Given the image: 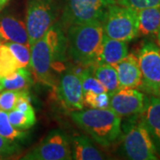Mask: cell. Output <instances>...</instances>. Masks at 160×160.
<instances>
[{
    "instance_id": "1",
    "label": "cell",
    "mask_w": 160,
    "mask_h": 160,
    "mask_svg": "<svg viewBox=\"0 0 160 160\" xmlns=\"http://www.w3.org/2000/svg\"><path fill=\"white\" fill-rule=\"evenodd\" d=\"M68 60L66 33L57 21L30 46L29 68L35 78L46 86L55 87L56 74H61L70 66H67Z\"/></svg>"
},
{
    "instance_id": "2",
    "label": "cell",
    "mask_w": 160,
    "mask_h": 160,
    "mask_svg": "<svg viewBox=\"0 0 160 160\" xmlns=\"http://www.w3.org/2000/svg\"><path fill=\"white\" fill-rule=\"evenodd\" d=\"M76 125L98 144L109 147L122 135V118L111 109H83L70 111Z\"/></svg>"
},
{
    "instance_id": "3",
    "label": "cell",
    "mask_w": 160,
    "mask_h": 160,
    "mask_svg": "<svg viewBox=\"0 0 160 160\" xmlns=\"http://www.w3.org/2000/svg\"><path fill=\"white\" fill-rule=\"evenodd\" d=\"M65 33L69 59L75 64L84 67L95 65L104 35L102 22L71 25L65 30Z\"/></svg>"
},
{
    "instance_id": "4",
    "label": "cell",
    "mask_w": 160,
    "mask_h": 160,
    "mask_svg": "<svg viewBox=\"0 0 160 160\" xmlns=\"http://www.w3.org/2000/svg\"><path fill=\"white\" fill-rule=\"evenodd\" d=\"M126 126L122 149L124 155L132 160H157L159 154L153 140L140 115L132 116Z\"/></svg>"
},
{
    "instance_id": "5",
    "label": "cell",
    "mask_w": 160,
    "mask_h": 160,
    "mask_svg": "<svg viewBox=\"0 0 160 160\" xmlns=\"http://www.w3.org/2000/svg\"><path fill=\"white\" fill-rule=\"evenodd\" d=\"M116 0H63L59 22L64 30L71 25L102 22L106 12Z\"/></svg>"
},
{
    "instance_id": "6",
    "label": "cell",
    "mask_w": 160,
    "mask_h": 160,
    "mask_svg": "<svg viewBox=\"0 0 160 160\" xmlns=\"http://www.w3.org/2000/svg\"><path fill=\"white\" fill-rule=\"evenodd\" d=\"M60 8L55 0H28L25 25L29 46L42 38L57 22Z\"/></svg>"
},
{
    "instance_id": "7",
    "label": "cell",
    "mask_w": 160,
    "mask_h": 160,
    "mask_svg": "<svg viewBox=\"0 0 160 160\" xmlns=\"http://www.w3.org/2000/svg\"><path fill=\"white\" fill-rule=\"evenodd\" d=\"M102 24L103 34L113 39L129 42L139 36L136 10L118 4L108 9Z\"/></svg>"
},
{
    "instance_id": "8",
    "label": "cell",
    "mask_w": 160,
    "mask_h": 160,
    "mask_svg": "<svg viewBox=\"0 0 160 160\" xmlns=\"http://www.w3.org/2000/svg\"><path fill=\"white\" fill-rule=\"evenodd\" d=\"M142 72L143 91L157 95L160 88V47L156 42L145 41L137 54Z\"/></svg>"
},
{
    "instance_id": "9",
    "label": "cell",
    "mask_w": 160,
    "mask_h": 160,
    "mask_svg": "<svg viewBox=\"0 0 160 160\" xmlns=\"http://www.w3.org/2000/svg\"><path fill=\"white\" fill-rule=\"evenodd\" d=\"M25 160H69L72 159L69 139L60 130L50 132L22 158Z\"/></svg>"
},
{
    "instance_id": "10",
    "label": "cell",
    "mask_w": 160,
    "mask_h": 160,
    "mask_svg": "<svg viewBox=\"0 0 160 160\" xmlns=\"http://www.w3.org/2000/svg\"><path fill=\"white\" fill-rule=\"evenodd\" d=\"M55 91L58 100L64 109L75 111L85 108L81 80L71 65L60 74Z\"/></svg>"
},
{
    "instance_id": "11",
    "label": "cell",
    "mask_w": 160,
    "mask_h": 160,
    "mask_svg": "<svg viewBox=\"0 0 160 160\" xmlns=\"http://www.w3.org/2000/svg\"><path fill=\"white\" fill-rule=\"evenodd\" d=\"M146 95L137 88H119L110 95L109 109L121 118L142 114Z\"/></svg>"
},
{
    "instance_id": "12",
    "label": "cell",
    "mask_w": 160,
    "mask_h": 160,
    "mask_svg": "<svg viewBox=\"0 0 160 160\" xmlns=\"http://www.w3.org/2000/svg\"><path fill=\"white\" fill-rule=\"evenodd\" d=\"M118 73L120 88H140L142 72L137 55L128 53L123 60L114 65Z\"/></svg>"
},
{
    "instance_id": "13",
    "label": "cell",
    "mask_w": 160,
    "mask_h": 160,
    "mask_svg": "<svg viewBox=\"0 0 160 160\" xmlns=\"http://www.w3.org/2000/svg\"><path fill=\"white\" fill-rule=\"evenodd\" d=\"M141 117L160 156V98L158 96H146L145 106Z\"/></svg>"
},
{
    "instance_id": "14",
    "label": "cell",
    "mask_w": 160,
    "mask_h": 160,
    "mask_svg": "<svg viewBox=\"0 0 160 160\" xmlns=\"http://www.w3.org/2000/svg\"><path fill=\"white\" fill-rule=\"evenodd\" d=\"M0 38L5 42H14L29 46L25 22L11 14H5L0 17Z\"/></svg>"
},
{
    "instance_id": "15",
    "label": "cell",
    "mask_w": 160,
    "mask_h": 160,
    "mask_svg": "<svg viewBox=\"0 0 160 160\" xmlns=\"http://www.w3.org/2000/svg\"><path fill=\"white\" fill-rule=\"evenodd\" d=\"M128 54L127 42L113 39L103 35L96 64L113 65L119 62ZM95 64V65H96Z\"/></svg>"
},
{
    "instance_id": "16",
    "label": "cell",
    "mask_w": 160,
    "mask_h": 160,
    "mask_svg": "<svg viewBox=\"0 0 160 160\" xmlns=\"http://www.w3.org/2000/svg\"><path fill=\"white\" fill-rule=\"evenodd\" d=\"M69 143L72 159L101 160L104 158L102 153L85 135L75 133L70 138Z\"/></svg>"
},
{
    "instance_id": "17",
    "label": "cell",
    "mask_w": 160,
    "mask_h": 160,
    "mask_svg": "<svg viewBox=\"0 0 160 160\" xmlns=\"http://www.w3.org/2000/svg\"><path fill=\"white\" fill-rule=\"evenodd\" d=\"M138 35L151 36L160 29V6L136 10Z\"/></svg>"
},
{
    "instance_id": "18",
    "label": "cell",
    "mask_w": 160,
    "mask_h": 160,
    "mask_svg": "<svg viewBox=\"0 0 160 160\" xmlns=\"http://www.w3.org/2000/svg\"><path fill=\"white\" fill-rule=\"evenodd\" d=\"M92 75L99 80L109 94L114 93L120 88L118 73L113 65L96 64L89 67Z\"/></svg>"
},
{
    "instance_id": "19",
    "label": "cell",
    "mask_w": 160,
    "mask_h": 160,
    "mask_svg": "<svg viewBox=\"0 0 160 160\" xmlns=\"http://www.w3.org/2000/svg\"><path fill=\"white\" fill-rule=\"evenodd\" d=\"M32 84V73L29 67H20L12 74L1 78L3 90H27Z\"/></svg>"
},
{
    "instance_id": "20",
    "label": "cell",
    "mask_w": 160,
    "mask_h": 160,
    "mask_svg": "<svg viewBox=\"0 0 160 160\" xmlns=\"http://www.w3.org/2000/svg\"><path fill=\"white\" fill-rule=\"evenodd\" d=\"M19 67L16 59L6 44H0V77L4 78L12 74Z\"/></svg>"
},
{
    "instance_id": "21",
    "label": "cell",
    "mask_w": 160,
    "mask_h": 160,
    "mask_svg": "<svg viewBox=\"0 0 160 160\" xmlns=\"http://www.w3.org/2000/svg\"><path fill=\"white\" fill-rule=\"evenodd\" d=\"M26 132L13 127L8 118L7 112L0 109V136L16 142L25 137Z\"/></svg>"
},
{
    "instance_id": "22",
    "label": "cell",
    "mask_w": 160,
    "mask_h": 160,
    "mask_svg": "<svg viewBox=\"0 0 160 160\" xmlns=\"http://www.w3.org/2000/svg\"><path fill=\"white\" fill-rule=\"evenodd\" d=\"M8 118L13 127L18 130L25 131L34 126L37 118L36 116H29L24 112H22L16 109H13L11 111L7 112Z\"/></svg>"
},
{
    "instance_id": "23",
    "label": "cell",
    "mask_w": 160,
    "mask_h": 160,
    "mask_svg": "<svg viewBox=\"0 0 160 160\" xmlns=\"http://www.w3.org/2000/svg\"><path fill=\"white\" fill-rule=\"evenodd\" d=\"M10 49L12 55L16 59L19 67H29L30 62V46L14 42H5Z\"/></svg>"
},
{
    "instance_id": "24",
    "label": "cell",
    "mask_w": 160,
    "mask_h": 160,
    "mask_svg": "<svg viewBox=\"0 0 160 160\" xmlns=\"http://www.w3.org/2000/svg\"><path fill=\"white\" fill-rule=\"evenodd\" d=\"M110 95L108 92L100 93H87L84 95L85 106L87 105L90 108L94 109H108L109 108Z\"/></svg>"
},
{
    "instance_id": "25",
    "label": "cell",
    "mask_w": 160,
    "mask_h": 160,
    "mask_svg": "<svg viewBox=\"0 0 160 160\" xmlns=\"http://www.w3.org/2000/svg\"><path fill=\"white\" fill-rule=\"evenodd\" d=\"M23 91L3 90L0 92V109L6 112H9L15 108V105Z\"/></svg>"
},
{
    "instance_id": "26",
    "label": "cell",
    "mask_w": 160,
    "mask_h": 160,
    "mask_svg": "<svg viewBox=\"0 0 160 160\" xmlns=\"http://www.w3.org/2000/svg\"><path fill=\"white\" fill-rule=\"evenodd\" d=\"M116 2L120 6L129 7L134 10L160 6V0H116Z\"/></svg>"
},
{
    "instance_id": "27",
    "label": "cell",
    "mask_w": 160,
    "mask_h": 160,
    "mask_svg": "<svg viewBox=\"0 0 160 160\" xmlns=\"http://www.w3.org/2000/svg\"><path fill=\"white\" fill-rule=\"evenodd\" d=\"M14 109H18L22 112H24V113L29 115V116H36L34 108L31 104L30 97H29V92L27 90L22 92V93L21 94V96L19 98Z\"/></svg>"
},
{
    "instance_id": "28",
    "label": "cell",
    "mask_w": 160,
    "mask_h": 160,
    "mask_svg": "<svg viewBox=\"0 0 160 160\" xmlns=\"http://www.w3.org/2000/svg\"><path fill=\"white\" fill-rule=\"evenodd\" d=\"M16 143L0 136V158L9 157L17 151Z\"/></svg>"
},
{
    "instance_id": "29",
    "label": "cell",
    "mask_w": 160,
    "mask_h": 160,
    "mask_svg": "<svg viewBox=\"0 0 160 160\" xmlns=\"http://www.w3.org/2000/svg\"><path fill=\"white\" fill-rule=\"evenodd\" d=\"M156 37V44L160 47V29H158V31L155 34Z\"/></svg>"
},
{
    "instance_id": "30",
    "label": "cell",
    "mask_w": 160,
    "mask_h": 160,
    "mask_svg": "<svg viewBox=\"0 0 160 160\" xmlns=\"http://www.w3.org/2000/svg\"><path fill=\"white\" fill-rule=\"evenodd\" d=\"M10 0H0V11L7 5V3L9 2Z\"/></svg>"
},
{
    "instance_id": "31",
    "label": "cell",
    "mask_w": 160,
    "mask_h": 160,
    "mask_svg": "<svg viewBox=\"0 0 160 160\" xmlns=\"http://www.w3.org/2000/svg\"><path fill=\"white\" fill-rule=\"evenodd\" d=\"M3 91V88H2V86H1V77H0V92Z\"/></svg>"
},
{
    "instance_id": "32",
    "label": "cell",
    "mask_w": 160,
    "mask_h": 160,
    "mask_svg": "<svg viewBox=\"0 0 160 160\" xmlns=\"http://www.w3.org/2000/svg\"><path fill=\"white\" fill-rule=\"evenodd\" d=\"M157 96H158L160 98V88L159 90H158V94H157Z\"/></svg>"
},
{
    "instance_id": "33",
    "label": "cell",
    "mask_w": 160,
    "mask_h": 160,
    "mask_svg": "<svg viewBox=\"0 0 160 160\" xmlns=\"http://www.w3.org/2000/svg\"><path fill=\"white\" fill-rule=\"evenodd\" d=\"M1 43H2V39L0 38V44H1Z\"/></svg>"
}]
</instances>
